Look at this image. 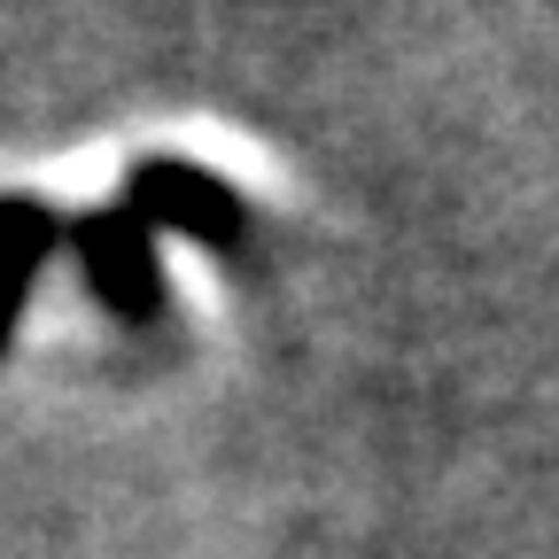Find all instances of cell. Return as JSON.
<instances>
[{"mask_svg":"<svg viewBox=\"0 0 559 559\" xmlns=\"http://www.w3.org/2000/svg\"><path fill=\"white\" fill-rule=\"evenodd\" d=\"M117 210H132L148 234H156V226H187V234L218 241V249L241 241V202H234V187H226L218 171H194V164H140V171L124 179Z\"/></svg>","mask_w":559,"mask_h":559,"instance_id":"1","label":"cell"},{"mask_svg":"<svg viewBox=\"0 0 559 559\" xmlns=\"http://www.w3.org/2000/svg\"><path fill=\"white\" fill-rule=\"evenodd\" d=\"M62 234L86 249V272L109 311L124 319H148L156 311V249H148V226L132 218V210H102V218H62Z\"/></svg>","mask_w":559,"mask_h":559,"instance_id":"2","label":"cell"},{"mask_svg":"<svg viewBox=\"0 0 559 559\" xmlns=\"http://www.w3.org/2000/svg\"><path fill=\"white\" fill-rule=\"evenodd\" d=\"M62 241V218L32 194H9L0 202V342L16 334V311H24V288L32 272L47 264V249Z\"/></svg>","mask_w":559,"mask_h":559,"instance_id":"3","label":"cell"}]
</instances>
